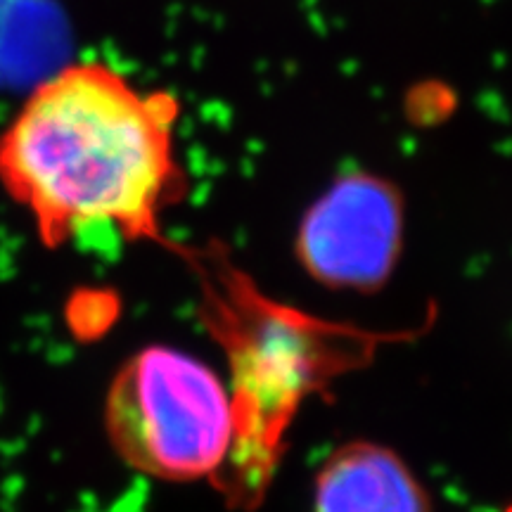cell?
Returning a JSON list of instances; mask_svg holds the SVG:
<instances>
[{"label":"cell","instance_id":"6da1fadb","mask_svg":"<svg viewBox=\"0 0 512 512\" xmlns=\"http://www.w3.org/2000/svg\"><path fill=\"white\" fill-rule=\"evenodd\" d=\"M171 93L143 91L112 64L50 74L0 128V185L43 247L95 238L162 242L185 195Z\"/></svg>","mask_w":512,"mask_h":512},{"label":"cell","instance_id":"7a4b0ae2","mask_svg":"<svg viewBox=\"0 0 512 512\" xmlns=\"http://www.w3.org/2000/svg\"><path fill=\"white\" fill-rule=\"evenodd\" d=\"M200 287L207 330L233 370V446L216 484L238 508L266 494L283 437L311 394L373 358L384 339L280 304L230 259L223 245L178 249Z\"/></svg>","mask_w":512,"mask_h":512},{"label":"cell","instance_id":"3957f363","mask_svg":"<svg viewBox=\"0 0 512 512\" xmlns=\"http://www.w3.org/2000/svg\"><path fill=\"white\" fill-rule=\"evenodd\" d=\"M105 432L117 456L145 477H219L233 446V403L209 366L155 344L126 358L112 377Z\"/></svg>","mask_w":512,"mask_h":512},{"label":"cell","instance_id":"277c9868","mask_svg":"<svg viewBox=\"0 0 512 512\" xmlns=\"http://www.w3.org/2000/svg\"><path fill=\"white\" fill-rule=\"evenodd\" d=\"M401 245V192L368 171L332 183L297 233L304 271L332 290L377 292L392 278Z\"/></svg>","mask_w":512,"mask_h":512},{"label":"cell","instance_id":"5b68a950","mask_svg":"<svg viewBox=\"0 0 512 512\" xmlns=\"http://www.w3.org/2000/svg\"><path fill=\"white\" fill-rule=\"evenodd\" d=\"M313 512H432V501L392 448L349 441L320 465Z\"/></svg>","mask_w":512,"mask_h":512},{"label":"cell","instance_id":"8992f818","mask_svg":"<svg viewBox=\"0 0 512 512\" xmlns=\"http://www.w3.org/2000/svg\"><path fill=\"white\" fill-rule=\"evenodd\" d=\"M505 512H512V505H510V508H508V510H505Z\"/></svg>","mask_w":512,"mask_h":512}]
</instances>
